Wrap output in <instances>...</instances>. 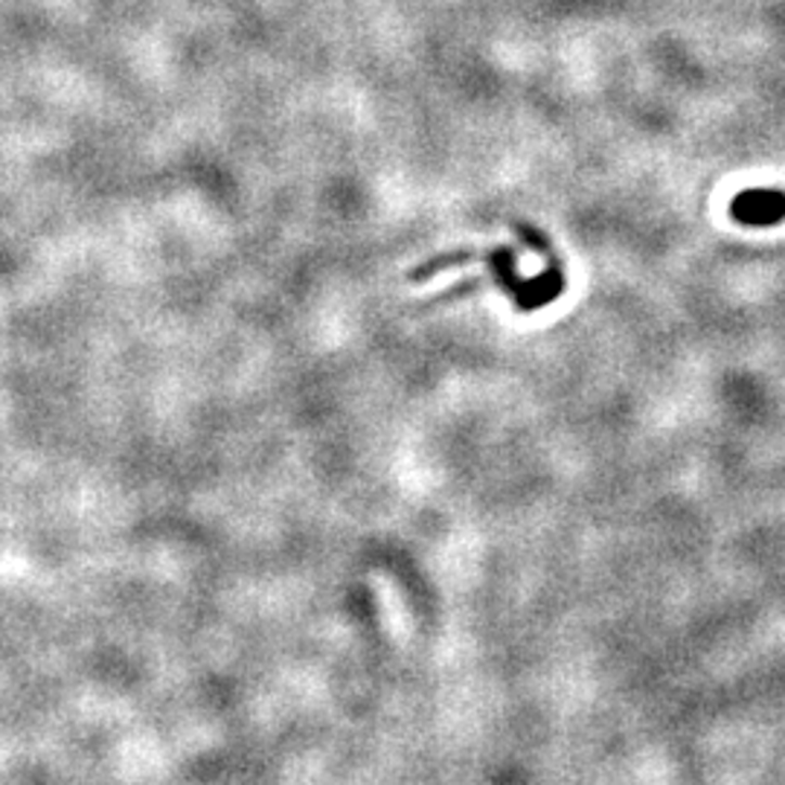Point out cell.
<instances>
[{"label": "cell", "instance_id": "6da1fadb", "mask_svg": "<svg viewBox=\"0 0 785 785\" xmlns=\"http://www.w3.org/2000/svg\"><path fill=\"white\" fill-rule=\"evenodd\" d=\"M736 219L748 224H774L785 216V198L774 190H750L736 202Z\"/></svg>", "mask_w": 785, "mask_h": 785}]
</instances>
